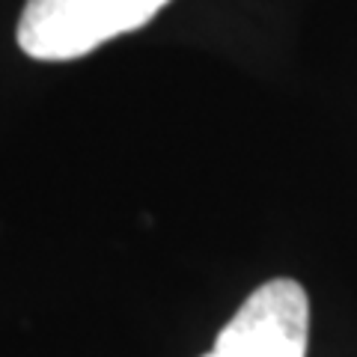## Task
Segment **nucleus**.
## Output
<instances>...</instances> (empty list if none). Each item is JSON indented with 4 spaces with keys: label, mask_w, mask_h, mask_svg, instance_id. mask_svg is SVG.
<instances>
[{
    "label": "nucleus",
    "mask_w": 357,
    "mask_h": 357,
    "mask_svg": "<svg viewBox=\"0 0 357 357\" xmlns=\"http://www.w3.org/2000/svg\"><path fill=\"white\" fill-rule=\"evenodd\" d=\"M167 3L170 0H27L18 18V45L33 60H77L149 24Z\"/></svg>",
    "instance_id": "nucleus-1"
},
{
    "label": "nucleus",
    "mask_w": 357,
    "mask_h": 357,
    "mask_svg": "<svg viewBox=\"0 0 357 357\" xmlns=\"http://www.w3.org/2000/svg\"><path fill=\"white\" fill-rule=\"evenodd\" d=\"M310 301L304 286L277 277L238 307L203 357H307Z\"/></svg>",
    "instance_id": "nucleus-2"
}]
</instances>
